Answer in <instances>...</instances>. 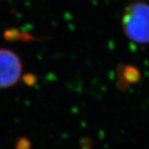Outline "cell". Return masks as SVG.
<instances>
[{
  "label": "cell",
  "instance_id": "1",
  "mask_svg": "<svg viewBox=\"0 0 149 149\" xmlns=\"http://www.w3.org/2000/svg\"><path fill=\"white\" fill-rule=\"evenodd\" d=\"M122 27L125 35L133 42L149 43V5L144 3L130 4L122 17Z\"/></svg>",
  "mask_w": 149,
  "mask_h": 149
},
{
  "label": "cell",
  "instance_id": "3",
  "mask_svg": "<svg viewBox=\"0 0 149 149\" xmlns=\"http://www.w3.org/2000/svg\"><path fill=\"white\" fill-rule=\"evenodd\" d=\"M123 82L126 85L137 82L139 79V71L133 67H126L123 72Z\"/></svg>",
  "mask_w": 149,
  "mask_h": 149
},
{
  "label": "cell",
  "instance_id": "2",
  "mask_svg": "<svg viewBox=\"0 0 149 149\" xmlns=\"http://www.w3.org/2000/svg\"><path fill=\"white\" fill-rule=\"evenodd\" d=\"M22 71L21 61L16 54L8 49H0V89L15 85Z\"/></svg>",
  "mask_w": 149,
  "mask_h": 149
}]
</instances>
